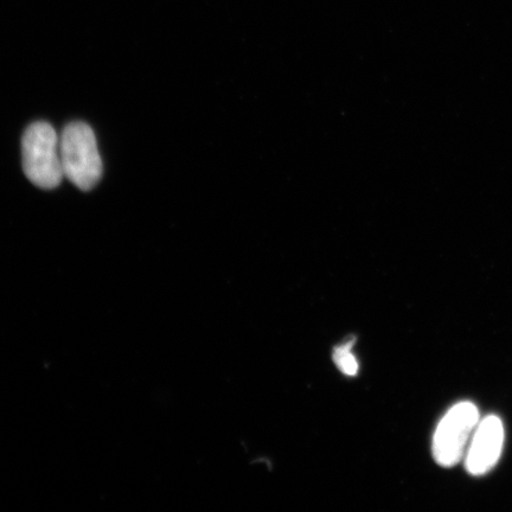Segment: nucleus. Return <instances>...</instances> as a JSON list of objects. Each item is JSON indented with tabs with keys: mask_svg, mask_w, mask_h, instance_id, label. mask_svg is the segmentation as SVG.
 <instances>
[{
	"mask_svg": "<svg viewBox=\"0 0 512 512\" xmlns=\"http://www.w3.org/2000/svg\"><path fill=\"white\" fill-rule=\"evenodd\" d=\"M22 158L24 174L32 184L46 190L59 187L64 175L60 137L53 126L46 121H36L25 130Z\"/></svg>",
	"mask_w": 512,
	"mask_h": 512,
	"instance_id": "2",
	"label": "nucleus"
},
{
	"mask_svg": "<svg viewBox=\"0 0 512 512\" xmlns=\"http://www.w3.org/2000/svg\"><path fill=\"white\" fill-rule=\"evenodd\" d=\"M504 426L496 415H489L479 424L466 452V470L472 476H483L490 472L503 451Z\"/></svg>",
	"mask_w": 512,
	"mask_h": 512,
	"instance_id": "4",
	"label": "nucleus"
},
{
	"mask_svg": "<svg viewBox=\"0 0 512 512\" xmlns=\"http://www.w3.org/2000/svg\"><path fill=\"white\" fill-rule=\"evenodd\" d=\"M354 343V341H349L348 343L339 345L334 352L336 366L347 376L357 375L358 369H360L356 357L352 354V345H354Z\"/></svg>",
	"mask_w": 512,
	"mask_h": 512,
	"instance_id": "5",
	"label": "nucleus"
},
{
	"mask_svg": "<svg viewBox=\"0 0 512 512\" xmlns=\"http://www.w3.org/2000/svg\"><path fill=\"white\" fill-rule=\"evenodd\" d=\"M63 175L82 191L98 185L102 177V159L92 127L74 121L63 128L60 137Z\"/></svg>",
	"mask_w": 512,
	"mask_h": 512,
	"instance_id": "1",
	"label": "nucleus"
},
{
	"mask_svg": "<svg viewBox=\"0 0 512 512\" xmlns=\"http://www.w3.org/2000/svg\"><path fill=\"white\" fill-rule=\"evenodd\" d=\"M478 424L479 411L475 403L464 401L454 405L434 433L432 450L435 462L444 467L457 465L467 452Z\"/></svg>",
	"mask_w": 512,
	"mask_h": 512,
	"instance_id": "3",
	"label": "nucleus"
}]
</instances>
